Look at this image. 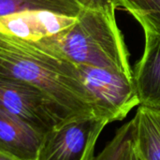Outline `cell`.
Instances as JSON below:
<instances>
[{
	"label": "cell",
	"instance_id": "cell-9",
	"mask_svg": "<svg viewBox=\"0 0 160 160\" xmlns=\"http://www.w3.org/2000/svg\"><path fill=\"white\" fill-rule=\"evenodd\" d=\"M132 137L141 160H160V114L140 105L132 118Z\"/></svg>",
	"mask_w": 160,
	"mask_h": 160
},
{
	"label": "cell",
	"instance_id": "cell-8",
	"mask_svg": "<svg viewBox=\"0 0 160 160\" xmlns=\"http://www.w3.org/2000/svg\"><path fill=\"white\" fill-rule=\"evenodd\" d=\"M43 135L0 109V151L22 160H37Z\"/></svg>",
	"mask_w": 160,
	"mask_h": 160
},
{
	"label": "cell",
	"instance_id": "cell-3",
	"mask_svg": "<svg viewBox=\"0 0 160 160\" xmlns=\"http://www.w3.org/2000/svg\"><path fill=\"white\" fill-rule=\"evenodd\" d=\"M0 109L45 135L78 116L24 82L0 75Z\"/></svg>",
	"mask_w": 160,
	"mask_h": 160
},
{
	"label": "cell",
	"instance_id": "cell-13",
	"mask_svg": "<svg viewBox=\"0 0 160 160\" xmlns=\"http://www.w3.org/2000/svg\"><path fill=\"white\" fill-rule=\"evenodd\" d=\"M77 2L82 8L102 10L112 13H115L117 9L115 0H77Z\"/></svg>",
	"mask_w": 160,
	"mask_h": 160
},
{
	"label": "cell",
	"instance_id": "cell-4",
	"mask_svg": "<svg viewBox=\"0 0 160 160\" xmlns=\"http://www.w3.org/2000/svg\"><path fill=\"white\" fill-rule=\"evenodd\" d=\"M84 86L93 98L99 115L110 123L121 121L140 99L134 79L120 71L86 65H76Z\"/></svg>",
	"mask_w": 160,
	"mask_h": 160
},
{
	"label": "cell",
	"instance_id": "cell-6",
	"mask_svg": "<svg viewBox=\"0 0 160 160\" xmlns=\"http://www.w3.org/2000/svg\"><path fill=\"white\" fill-rule=\"evenodd\" d=\"M78 17L41 9L20 11L0 16V34L24 41L39 42L69 28Z\"/></svg>",
	"mask_w": 160,
	"mask_h": 160
},
{
	"label": "cell",
	"instance_id": "cell-10",
	"mask_svg": "<svg viewBox=\"0 0 160 160\" xmlns=\"http://www.w3.org/2000/svg\"><path fill=\"white\" fill-rule=\"evenodd\" d=\"M37 9L77 17L82 8L77 0H0V16Z\"/></svg>",
	"mask_w": 160,
	"mask_h": 160
},
{
	"label": "cell",
	"instance_id": "cell-12",
	"mask_svg": "<svg viewBox=\"0 0 160 160\" xmlns=\"http://www.w3.org/2000/svg\"><path fill=\"white\" fill-rule=\"evenodd\" d=\"M132 121L122 126L104 149L92 160H131L133 152Z\"/></svg>",
	"mask_w": 160,
	"mask_h": 160
},
{
	"label": "cell",
	"instance_id": "cell-16",
	"mask_svg": "<svg viewBox=\"0 0 160 160\" xmlns=\"http://www.w3.org/2000/svg\"><path fill=\"white\" fill-rule=\"evenodd\" d=\"M152 109H153V108H152ZM156 110H158V109H156ZM158 112H159V114H160V110H158Z\"/></svg>",
	"mask_w": 160,
	"mask_h": 160
},
{
	"label": "cell",
	"instance_id": "cell-1",
	"mask_svg": "<svg viewBox=\"0 0 160 160\" xmlns=\"http://www.w3.org/2000/svg\"><path fill=\"white\" fill-rule=\"evenodd\" d=\"M0 75L35 86L78 116L101 117L77 66L36 42L0 34Z\"/></svg>",
	"mask_w": 160,
	"mask_h": 160
},
{
	"label": "cell",
	"instance_id": "cell-5",
	"mask_svg": "<svg viewBox=\"0 0 160 160\" xmlns=\"http://www.w3.org/2000/svg\"><path fill=\"white\" fill-rule=\"evenodd\" d=\"M106 118L82 116L68 120L42 137L37 160H92Z\"/></svg>",
	"mask_w": 160,
	"mask_h": 160
},
{
	"label": "cell",
	"instance_id": "cell-14",
	"mask_svg": "<svg viewBox=\"0 0 160 160\" xmlns=\"http://www.w3.org/2000/svg\"><path fill=\"white\" fill-rule=\"evenodd\" d=\"M0 160H22L21 158H18L14 156H11L9 154H7V153H4V152H1L0 151Z\"/></svg>",
	"mask_w": 160,
	"mask_h": 160
},
{
	"label": "cell",
	"instance_id": "cell-2",
	"mask_svg": "<svg viewBox=\"0 0 160 160\" xmlns=\"http://www.w3.org/2000/svg\"><path fill=\"white\" fill-rule=\"evenodd\" d=\"M36 43L72 64L110 68L133 77L115 13L82 8L72 26Z\"/></svg>",
	"mask_w": 160,
	"mask_h": 160
},
{
	"label": "cell",
	"instance_id": "cell-15",
	"mask_svg": "<svg viewBox=\"0 0 160 160\" xmlns=\"http://www.w3.org/2000/svg\"><path fill=\"white\" fill-rule=\"evenodd\" d=\"M133 138V137H132ZM131 160H141L140 157L138 156L136 150H135V147H134V143H133V152H132V157H131Z\"/></svg>",
	"mask_w": 160,
	"mask_h": 160
},
{
	"label": "cell",
	"instance_id": "cell-7",
	"mask_svg": "<svg viewBox=\"0 0 160 160\" xmlns=\"http://www.w3.org/2000/svg\"><path fill=\"white\" fill-rule=\"evenodd\" d=\"M143 52L133 68L140 105L160 110V37L144 34Z\"/></svg>",
	"mask_w": 160,
	"mask_h": 160
},
{
	"label": "cell",
	"instance_id": "cell-11",
	"mask_svg": "<svg viewBox=\"0 0 160 160\" xmlns=\"http://www.w3.org/2000/svg\"><path fill=\"white\" fill-rule=\"evenodd\" d=\"M115 6L128 11L144 34L160 37V0H115Z\"/></svg>",
	"mask_w": 160,
	"mask_h": 160
}]
</instances>
